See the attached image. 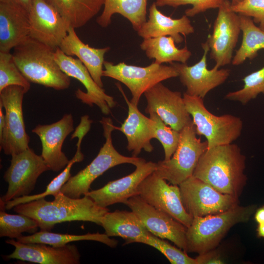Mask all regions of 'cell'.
<instances>
[{"mask_svg":"<svg viewBox=\"0 0 264 264\" xmlns=\"http://www.w3.org/2000/svg\"><path fill=\"white\" fill-rule=\"evenodd\" d=\"M245 160L237 144L214 146L201 155L193 176L220 193L239 198L246 183Z\"/></svg>","mask_w":264,"mask_h":264,"instance_id":"6da1fadb","label":"cell"},{"mask_svg":"<svg viewBox=\"0 0 264 264\" xmlns=\"http://www.w3.org/2000/svg\"><path fill=\"white\" fill-rule=\"evenodd\" d=\"M53 197V201L43 198L16 205L13 210L36 220L41 230L49 231L56 224L66 221H89L101 225L102 218L110 211L87 196L75 198L60 191Z\"/></svg>","mask_w":264,"mask_h":264,"instance_id":"7a4b0ae2","label":"cell"},{"mask_svg":"<svg viewBox=\"0 0 264 264\" xmlns=\"http://www.w3.org/2000/svg\"><path fill=\"white\" fill-rule=\"evenodd\" d=\"M55 51L28 37L14 48L12 55L17 66L29 82L64 90L69 88L70 79L56 63Z\"/></svg>","mask_w":264,"mask_h":264,"instance_id":"3957f363","label":"cell"},{"mask_svg":"<svg viewBox=\"0 0 264 264\" xmlns=\"http://www.w3.org/2000/svg\"><path fill=\"white\" fill-rule=\"evenodd\" d=\"M256 208L255 205L239 204L221 213L194 217L186 229V252L199 255L215 249L230 228L248 221Z\"/></svg>","mask_w":264,"mask_h":264,"instance_id":"277c9868","label":"cell"},{"mask_svg":"<svg viewBox=\"0 0 264 264\" xmlns=\"http://www.w3.org/2000/svg\"><path fill=\"white\" fill-rule=\"evenodd\" d=\"M103 128L105 142L91 163L73 176L62 187L61 192L72 198H80L89 191L90 185L97 177L109 169L118 165L129 163L135 166L146 160L135 156L120 154L112 144V132L115 126L110 117H103L100 121Z\"/></svg>","mask_w":264,"mask_h":264,"instance_id":"5b68a950","label":"cell"},{"mask_svg":"<svg viewBox=\"0 0 264 264\" xmlns=\"http://www.w3.org/2000/svg\"><path fill=\"white\" fill-rule=\"evenodd\" d=\"M183 97L197 134L206 138L208 148L232 143L241 135L243 123L240 117L230 114L215 115L205 107L203 99L185 92Z\"/></svg>","mask_w":264,"mask_h":264,"instance_id":"8992f818","label":"cell"},{"mask_svg":"<svg viewBox=\"0 0 264 264\" xmlns=\"http://www.w3.org/2000/svg\"><path fill=\"white\" fill-rule=\"evenodd\" d=\"M178 146L171 158L156 163L154 172L170 184L179 185L193 176L199 158L208 149L207 141L197 137L193 120L180 132Z\"/></svg>","mask_w":264,"mask_h":264,"instance_id":"52a82bcc","label":"cell"},{"mask_svg":"<svg viewBox=\"0 0 264 264\" xmlns=\"http://www.w3.org/2000/svg\"><path fill=\"white\" fill-rule=\"evenodd\" d=\"M103 76L110 77L124 84L130 90V101L137 106L141 95L156 84L167 79L178 77L176 69L172 65L159 64L154 62L145 66L117 64L105 61Z\"/></svg>","mask_w":264,"mask_h":264,"instance_id":"ba28073f","label":"cell"},{"mask_svg":"<svg viewBox=\"0 0 264 264\" xmlns=\"http://www.w3.org/2000/svg\"><path fill=\"white\" fill-rule=\"evenodd\" d=\"M27 92L18 86H10L0 91V104L5 112L0 148L7 155L12 156L29 148L30 137L25 131L22 112L23 98Z\"/></svg>","mask_w":264,"mask_h":264,"instance_id":"9c48e42d","label":"cell"},{"mask_svg":"<svg viewBox=\"0 0 264 264\" xmlns=\"http://www.w3.org/2000/svg\"><path fill=\"white\" fill-rule=\"evenodd\" d=\"M183 205L193 218L221 213L239 205V198L223 194L193 176L179 185Z\"/></svg>","mask_w":264,"mask_h":264,"instance_id":"30bf717a","label":"cell"},{"mask_svg":"<svg viewBox=\"0 0 264 264\" xmlns=\"http://www.w3.org/2000/svg\"><path fill=\"white\" fill-rule=\"evenodd\" d=\"M11 156L10 165L3 176L8 183V189L0 198V205L15 198L28 195L34 189L40 175L50 170L42 156L30 148Z\"/></svg>","mask_w":264,"mask_h":264,"instance_id":"8fae6325","label":"cell"},{"mask_svg":"<svg viewBox=\"0 0 264 264\" xmlns=\"http://www.w3.org/2000/svg\"><path fill=\"white\" fill-rule=\"evenodd\" d=\"M231 2L225 0L218 8L212 34L207 38L210 59L215 62V67L220 68L230 64L233 59L241 31L240 16L233 11Z\"/></svg>","mask_w":264,"mask_h":264,"instance_id":"7c38bea8","label":"cell"},{"mask_svg":"<svg viewBox=\"0 0 264 264\" xmlns=\"http://www.w3.org/2000/svg\"><path fill=\"white\" fill-rule=\"evenodd\" d=\"M138 192L145 202L170 215L186 227L192 223L193 217L183 205L179 186L167 183L154 171L141 182Z\"/></svg>","mask_w":264,"mask_h":264,"instance_id":"4fadbf2b","label":"cell"},{"mask_svg":"<svg viewBox=\"0 0 264 264\" xmlns=\"http://www.w3.org/2000/svg\"><path fill=\"white\" fill-rule=\"evenodd\" d=\"M139 218L147 230L154 235L167 239L186 251L187 227L167 213L145 202L139 195L125 203Z\"/></svg>","mask_w":264,"mask_h":264,"instance_id":"5bb4252c","label":"cell"},{"mask_svg":"<svg viewBox=\"0 0 264 264\" xmlns=\"http://www.w3.org/2000/svg\"><path fill=\"white\" fill-rule=\"evenodd\" d=\"M31 38L56 50L66 36L67 21L44 0H33L28 13Z\"/></svg>","mask_w":264,"mask_h":264,"instance_id":"9a60e30c","label":"cell"},{"mask_svg":"<svg viewBox=\"0 0 264 264\" xmlns=\"http://www.w3.org/2000/svg\"><path fill=\"white\" fill-rule=\"evenodd\" d=\"M203 50L200 60L193 66L186 64L173 63L178 73L182 84L186 88V93L203 99L211 90L221 85L227 79L230 71L228 69H220L214 66L207 67V58L209 51L208 42L202 44Z\"/></svg>","mask_w":264,"mask_h":264,"instance_id":"2e32d148","label":"cell"},{"mask_svg":"<svg viewBox=\"0 0 264 264\" xmlns=\"http://www.w3.org/2000/svg\"><path fill=\"white\" fill-rule=\"evenodd\" d=\"M54 58L65 73L78 80L86 88V92L78 89L75 91L76 97L90 106L97 105L103 113L109 114L110 109L116 105V102L96 84L82 62L78 59L66 55L59 47L55 51Z\"/></svg>","mask_w":264,"mask_h":264,"instance_id":"e0dca14e","label":"cell"},{"mask_svg":"<svg viewBox=\"0 0 264 264\" xmlns=\"http://www.w3.org/2000/svg\"><path fill=\"white\" fill-rule=\"evenodd\" d=\"M145 112H155L167 125L180 132L192 120L183 97L179 91H173L159 83L146 90Z\"/></svg>","mask_w":264,"mask_h":264,"instance_id":"ac0fdd59","label":"cell"},{"mask_svg":"<svg viewBox=\"0 0 264 264\" xmlns=\"http://www.w3.org/2000/svg\"><path fill=\"white\" fill-rule=\"evenodd\" d=\"M156 163L145 161L136 166L131 174L109 182L99 189L89 191L84 196L90 198L98 206L107 208L116 203L125 202L131 197L138 195L141 182L156 168Z\"/></svg>","mask_w":264,"mask_h":264,"instance_id":"d6986e66","label":"cell"},{"mask_svg":"<svg viewBox=\"0 0 264 264\" xmlns=\"http://www.w3.org/2000/svg\"><path fill=\"white\" fill-rule=\"evenodd\" d=\"M74 131L71 114H66L59 121L45 125H37L32 132L37 134L42 143L41 156L50 170L59 172L69 160L62 150L66 137Z\"/></svg>","mask_w":264,"mask_h":264,"instance_id":"ffe728a7","label":"cell"},{"mask_svg":"<svg viewBox=\"0 0 264 264\" xmlns=\"http://www.w3.org/2000/svg\"><path fill=\"white\" fill-rule=\"evenodd\" d=\"M6 243L15 247L6 259H17L40 264H78L80 254L75 245L55 247L39 243H22L10 239Z\"/></svg>","mask_w":264,"mask_h":264,"instance_id":"44dd1931","label":"cell"},{"mask_svg":"<svg viewBox=\"0 0 264 264\" xmlns=\"http://www.w3.org/2000/svg\"><path fill=\"white\" fill-rule=\"evenodd\" d=\"M116 85L122 94L128 108V116L120 127L115 130L121 131L126 136L127 149L132 152L133 156L137 157L142 150L151 153L154 150L151 139L154 138V122L138 109L137 106L129 100L121 85Z\"/></svg>","mask_w":264,"mask_h":264,"instance_id":"7402d4cb","label":"cell"},{"mask_svg":"<svg viewBox=\"0 0 264 264\" xmlns=\"http://www.w3.org/2000/svg\"><path fill=\"white\" fill-rule=\"evenodd\" d=\"M194 31L191 21L186 15L179 19H173L161 12L154 2L149 8L148 20L137 33L143 39L169 36L173 38L176 44H180L183 41L181 35L186 36Z\"/></svg>","mask_w":264,"mask_h":264,"instance_id":"603a6c76","label":"cell"},{"mask_svg":"<svg viewBox=\"0 0 264 264\" xmlns=\"http://www.w3.org/2000/svg\"><path fill=\"white\" fill-rule=\"evenodd\" d=\"M28 13L22 8L0 2V52H10L29 37Z\"/></svg>","mask_w":264,"mask_h":264,"instance_id":"cb8c5ba5","label":"cell"},{"mask_svg":"<svg viewBox=\"0 0 264 264\" xmlns=\"http://www.w3.org/2000/svg\"><path fill=\"white\" fill-rule=\"evenodd\" d=\"M75 28L70 26L66 36L59 48L66 55L78 57L87 67L96 84L103 88L102 81L104 57L109 47L96 48L84 43L77 35Z\"/></svg>","mask_w":264,"mask_h":264,"instance_id":"d4e9b609","label":"cell"},{"mask_svg":"<svg viewBox=\"0 0 264 264\" xmlns=\"http://www.w3.org/2000/svg\"><path fill=\"white\" fill-rule=\"evenodd\" d=\"M101 226L109 237H120L125 244L137 242L146 238L150 232L136 214L131 210H116L107 212L102 218Z\"/></svg>","mask_w":264,"mask_h":264,"instance_id":"484cf974","label":"cell"},{"mask_svg":"<svg viewBox=\"0 0 264 264\" xmlns=\"http://www.w3.org/2000/svg\"><path fill=\"white\" fill-rule=\"evenodd\" d=\"M89 130V127L84 123L79 124L75 129L71 135V139L78 138L76 152L63 171L52 180L47 185L44 192L36 195H27L15 198L5 202L3 205H0V209L2 210H9L21 204L45 198L48 196H54L60 192L62 187L71 176L70 170L72 165L76 162L83 161L84 158V155L81 151V143L83 138Z\"/></svg>","mask_w":264,"mask_h":264,"instance_id":"4316f807","label":"cell"},{"mask_svg":"<svg viewBox=\"0 0 264 264\" xmlns=\"http://www.w3.org/2000/svg\"><path fill=\"white\" fill-rule=\"evenodd\" d=\"M148 0H105L103 10L96 19L102 27L108 26L112 16L118 14L127 19L136 32L146 22Z\"/></svg>","mask_w":264,"mask_h":264,"instance_id":"83f0119b","label":"cell"},{"mask_svg":"<svg viewBox=\"0 0 264 264\" xmlns=\"http://www.w3.org/2000/svg\"><path fill=\"white\" fill-rule=\"evenodd\" d=\"M75 28L84 26L103 7L105 0H44Z\"/></svg>","mask_w":264,"mask_h":264,"instance_id":"f1b7e54d","label":"cell"},{"mask_svg":"<svg viewBox=\"0 0 264 264\" xmlns=\"http://www.w3.org/2000/svg\"><path fill=\"white\" fill-rule=\"evenodd\" d=\"M175 43L171 36H160L143 39L140 47L148 58L154 59L157 64H171L175 62L186 64L192 55L191 52L186 46L177 48Z\"/></svg>","mask_w":264,"mask_h":264,"instance_id":"f546056e","label":"cell"},{"mask_svg":"<svg viewBox=\"0 0 264 264\" xmlns=\"http://www.w3.org/2000/svg\"><path fill=\"white\" fill-rule=\"evenodd\" d=\"M94 241L102 242L110 247L117 246L118 242L105 234L87 233L84 235L55 233L49 231L41 230L28 236H21L17 241L25 243H39L55 247H62L68 243L79 241Z\"/></svg>","mask_w":264,"mask_h":264,"instance_id":"4dcf8cb0","label":"cell"},{"mask_svg":"<svg viewBox=\"0 0 264 264\" xmlns=\"http://www.w3.org/2000/svg\"><path fill=\"white\" fill-rule=\"evenodd\" d=\"M239 16L242 40L233 57L232 64L234 66L240 65L246 59H254L260 50L264 49V31L255 24L251 18L241 15Z\"/></svg>","mask_w":264,"mask_h":264,"instance_id":"1f68e13d","label":"cell"},{"mask_svg":"<svg viewBox=\"0 0 264 264\" xmlns=\"http://www.w3.org/2000/svg\"><path fill=\"white\" fill-rule=\"evenodd\" d=\"M39 224L34 219L23 214H8L0 212V237L17 239L24 232L33 234L37 232Z\"/></svg>","mask_w":264,"mask_h":264,"instance_id":"d6a6232c","label":"cell"},{"mask_svg":"<svg viewBox=\"0 0 264 264\" xmlns=\"http://www.w3.org/2000/svg\"><path fill=\"white\" fill-rule=\"evenodd\" d=\"M244 85L240 89L227 93L225 99L245 105L260 93H264V66L245 76Z\"/></svg>","mask_w":264,"mask_h":264,"instance_id":"836d02e7","label":"cell"},{"mask_svg":"<svg viewBox=\"0 0 264 264\" xmlns=\"http://www.w3.org/2000/svg\"><path fill=\"white\" fill-rule=\"evenodd\" d=\"M10 86L23 88L27 91L30 84L17 66L12 54L0 52V91Z\"/></svg>","mask_w":264,"mask_h":264,"instance_id":"e575fe53","label":"cell"},{"mask_svg":"<svg viewBox=\"0 0 264 264\" xmlns=\"http://www.w3.org/2000/svg\"><path fill=\"white\" fill-rule=\"evenodd\" d=\"M150 118L154 122V138L157 139L163 146L164 159H170L176 151L180 138V132L166 125L154 112L149 113Z\"/></svg>","mask_w":264,"mask_h":264,"instance_id":"d590c367","label":"cell"},{"mask_svg":"<svg viewBox=\"0 0 264 264\" xmlns=\"http://www.w3.org/2000/svg\"><path fill=\"white\" fill-rule=\"evenodd\" d=\"M138 243L150 245L160 251L172 264H198L196 259L189 256L187 252L176 247L164 239L158 238L150 233L148 236Z\"/></svg>","mask_w":264,"mask_h":264,"instance_id":"8d00e7d4","label":"cell"},{"mask_svg":"<svg viewBox=\"0 0 264 264\" xmlns=\"http://www.w3.org/2000/svg\"><path fill=\"white\" fill-rule=\"evenodd\" d=\"M225 0H155L157 7L168 6L176 8L182 5L191 4L192 7L187 9L185 15L193 17L210 9L219 8Z\"/></svg>","mask_w":264,"mask_h":264,"instance_id":"74e56055","label":"cell"},{"mask_svg":"<svg viewBox=\"0 0 264 264\" xmlns=\"http://www.w3.org/2000/svg\"><path fill=\"white\" fill-rule=\"evenodd\" d=\"M231 7L239 15L252 18L254 22L259 23V27L264 31V0H243L237 4L231 5Z\"/></svg>","mask_w":264,"mask_h":264,"instance_id":"f35d334b","label":"cell"},{"mask_svg":"<svg viewBox=\"0 0 264 264\" xmlns=\"http://www.w3.org/2000/svg\"><path fill=\"white\" fill-rule=\"evenodd\" d=\"M196 259L198 264H221L224 263L220 254L215 249L199 254Z\"/></svg>","mask_w":264,"mask_h":264,"instance_id":"ab89813d","label":"cell"},{"mask_svg":"<svg viewBox=\"0 0 264 264\" xmlns=\"http://www.w3.org/2000/svg\"><path fill=\"white\" fill-rule=\"evenodd\" d=\"M33 0H0V2L19 6L29 13Z\"/></svg>","mask_w":264,"mask_h":264,"instance_id":"60d3db41","label":"cell"},{"mask_svg":"<svg viewBox=\"0 0 264 264\" xmlns=\"http://www.w3.org/2000/svg\"><path fill=\"white\" fill-rule=\"evenodd\" d=\"M254 218L258 223L264 222V205L258 208L254 213Z\"/></svg>","mask_w":264,"mask_h":264,"instance_id":"b9f144b4","label":"cell"},{"mask_svg":"<svg viewBox=\"0 0 264 264\" xmlns=\"http://www.w3.org/2000/svg\"><path fill=\"white\" fill-rule=\"evenodd\" d=\"M2 106L0 104V135L2 133L4 125V115L2 111Z\"/></svg>","mask_w":264,"mask_h":264,"instance_id":"7bdbcfd3","label":"cell"},{"mask_svg":"<svg viewBox=\"0 0 264 264\" xmlns=\"http://www.w3.org/2000/svg\"><path fill=\"white\" fill-rule=\"evenodd\" d=\"M257 231L259 237L264 238V222L258 224Z\"/></svg>","mask_w":264,"mask_h":264,"instance_id":"ee69618b","label":"cell"},{"mask_svg":"<svg viewBox=\"0 0 264 264\" xmlns=\"http://www.w3.org/2000/svg\"><path fill=\"white\" fill-rule=\"evenodd\" d=\"M243 0H231V3L232 5H234L239 3Z\"/></svg>","mask_w":264,"mask_h":264,"instance_id":"f6af8a7d","label":"cell"}]
</instances>
